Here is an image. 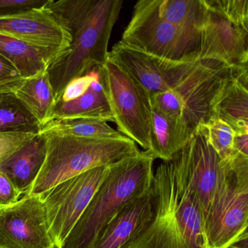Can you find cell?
<instances>
[{"label":"cell","mask_w":248,"mask_h":248,"mask_svg":"<svg viewBox=\"0 0 248 248\" xmlns=\"http://www.w3.org/2000/svg\"><path fill=\"white\" fill-rule=\"evenodd\" d=\"M152 186L126 203L101 231L92 248H134L155 218Z\"/></svg>","instance_id":"obj_15"},{"label":"cell","mask_w":248,"mask_h":248,"mask_svg":"<svg viewBox=\"0 0 248 248\" xmlns=\"http://www.w3.org/2000/svg\"><path fill=\"white\" fill-rule=\"evenodd\" d=\"M24 81L25 79L18 71L5 58L0 56V94L15 93Z\"/></svg>","instance_id":"obj_29"},{"label":"cell","mask_w":248,"mask_h":248,"mask_svg":"<svg viewBox=\"0 0 248 248\" xmlns=\"http://www.w3.org/2000/svg\"><path fill=\"white\" fill-rule=\"evenodd\" d=\"M39 133L46 138V159L26 194L28 195H40L72 177L97 167L112 165L140 152L136 143L126 136L121 139H88Z\"/></svg>","instance_id":"obj_3"},{"label":"cell","mask_w":248,"mask_h":248,"mask_svg":"<svg viewBox=\"0 0 248 248\" xmlns=\"http://www.w3.org/2000/svg\"><path fill=\"white\" fill-rule=\"evenodd\" d=\"M229 248H248V236L238 239Z\"/></svg>","instance_id":"obj_34"},{"label":"cell","mask_w":248,"mask_h":248,"mask_svg":"<svg viewBox=\"0 0 248 248\" xmlns=\"http://www.w3.org/2000/svg\"><path fill=\"white\" fill-rule=\"evenodd\" d=\"M236 71L221 62L210 60L172 89L151 95V102L192 136L199 126L210 120L213 98Z\"/></svg>","instance_id":"obj_6"},{"label":"cell","mask_w":248,"mask_h":248,"mask_svg":"<svg viewBox=\"0 0 248 248\" xmlns=\"http://www.w3.org/2000/svg\"><path fill=\"white\" fill-rule=\"evenodd\" d=\"M14 95L37 120L40 129L51 120L56 101L47 70L25 79Z\"/></svg>","instance_id":"obj_21"},{"label":"cell","mask_w":248,"mask_h":248,"mask_svg":"<svg viewBox=\"0 0 248 248\" xmlns=\"http://www.w3.org/2000/svg\"><path fill=\"white\" fill-rule=\"evenodd\" d=\"M21 194L7 175L0 171V207L15 204Z\"/></svg>","instance_id":"obj_32"},{"label":"cell","mask_w":248,"mask_h":248,"mask_svg":"<svg viewBox=\"0 0 248 248\" xmlns=\"http://www.w3.org/2000/svg\"><path fill=\"white\" fill-rule=\"evenodd\" d=\"M207 2L235 24L248 29V0H207Z\"/></svg>","instance_id":"obj_27"},{"label":"cell","mask_w":248,"mask_h":248,"mask_svg":"<svg viewBox=\"0 0 248 248\" xmlns=\"http://www.w3.org/2000/svg\"><path fill=\"white\" fill-rule=\"evenodd\" d=\"M36 135L34 133H0V163Z\"/></svg>","instance_id":"obj_30"},{"label":"cell","mask_w":248,"mask_h":248,"mask_svg":"<svg viewBox=\"0 0 248 248\" xmlns=\"http://www.w3.org/2000/svg\"><path fill=\"white\" fill-rule=\"evenodd\" d=\"M208 248H229L248 236V156L222 160L217 188L204 217Z\"/></svg>","instance_id":"obj_4"},{"label":"cell","mask_w":248,"mask_h":248,"mask_svg":"<svg viewBox=\"0 0 248 248\" xmlns=\"http://www.w3.org/2000/svg\"><path fill=\"white\" fill-rule=\"evenodd\" d=\"M51 0H0V17L27 12L50 4Z\"/></svg>","instance_id":"obj_31"},{"label":"cell","mask_w":248,"mask_h":248,"mask_svg":"<svg viewBox=\"0 0 248 248\" xmlns=\"http://www.w3.org/2000/svg\"><path fill=\"white\" fill-rule=\"evenodd\" d=\"M175 180L176 216L187 248H208L204 216L197 194L175 177Z\"/></svg>","instance_id":"obj_18"},{"label":"cell","mask_w":248,"mask_h":248,"mask_svg":"<svg viewBox=\"0 0 248 248\" xmlns=\"http://www.w3.org/2000/svg\"><path fill=\"white\" fill-rule=\"evenodd\" d=\"M155 2L161 18L200 33L206 13L204 0H155Z\"/></svg>","instance_id":"obj_24"},{"label":"cell","mask_w":248,"mask_h":248,"mask_svg":"<svg viewBox=\"0 0 248 248\" xmlns=\"http://www.w3.org/2000/svg\"><path fill=\"white\" fill-rule=\"evenodd\" d=\"M210 115L235 133H248V69L236 71L225 82L212 101Z\"/></svg>","instance_id":"obj_16"},{"label":"cell","mask_w":248,"mask_h":248,"mask_svg":"<svg viewBox=\"0 0 248 248\" xmlns=\"http://www.w3.org/2000/svg\"><path fill=\"white\" fill-rule=\"evenodd\" d=\"M207 141L221 160L229 159L233 155V140L235 132L224 122L217 119H210L202 124Z\"/></svg>","instance_id":"obj_26"},{"label":"cell","mask_w":248,"mask_h":248,"mask_svg":"<svg viewBox=\"0 0 248 248\" xmlns=\"http://www.w3.org/2000/svg\"><path fill=\"white\" fill-rule=\"evenodd\" d=\"M50 4L21 14L0 17V33L37 48L48 66L69 53L72 43L69 27L50 8Z\"/></svg>","instance_id":"obj_9"},{"label":"cell","mask_w":248,"mask_h":248,"mask_svg":"<svg viewBox=\"0 0 248 248\" xmlns=\"http://www.w3.org/2000/svg\"><path fill=\"white\" fill-rule=\"evenodd\" d=\"M152 103V102H151ZM152 152L155 159L168 162L182 150L191 135L181 125L152 104Z\"/></svg>","instance_id":"obj_20"},{"label":"cell","mask_w":248,"mask_h":248,"mask_svg":"<svg viewBox=\"0 0 248 248\" xmlns=\"http://www.w3.org/2000/svg\"><path fill=\"white\" fill-rule=\"evenodd\" d=\"M40 125L14 93L0 94V133L38 134Z\"/></svg>","instance_id":"obj_25"},{"label":"cell","mask_w":248,"mask_h":248,"mask_svg":"<svg viewBox=\"0 0 248 248\" xmlns=\"http://www.w3.org/2000/svg\"><path fill=\"white\" fill-rule=\"evenodd\" d=\"M39 133H53L62 136L88 139H121L124 137L104 120L95 119L53 120L40 127Z\"/></svg>","instance_id":"obj_23"},{"label":"cell","mask_w":248,"mask_h":248,"mask_svg":"<svg viewBox=\"0 0 248 248\" xmlns=\"http://www.w3.org/2000/svg\"><path fill=\"white\" fill-rule=\"evenodd\" d=\"M98 67L117 130L145 151L151 152L150 94L109 57Z\"/></svg>","instance_id":"obj_7"},{"label":"cell","mask_w":248,"mask_h":248,"mask_svg":"<svg viewBox=\"0 0 248 248\" xmlns=\"http://www.w3.org/2000/svg\"><path fill=\"white\" fill-rule=\"evenodd\" d=\"M119 43L172 62L199 59L200 33L177 27L161 18L155 0L136 2L131 19Z\"/></svg>","instance_id":"obj_5"},{"label":"cell","mask_w":248,"mask_h":248,"mask_svg":"<svg viewBox=\"0 0 248 248\" xmlns=\"http://www.w3.org/2000/svg\"><path fill=\"white\" fill-rule=\"evenodd\" d=\"M123 4V0H52L49 6L64 20L72 35L69 53L47 69L56 102L72 79L107 60Z\"/></svg>","instance_id":"obj_1"},{"label":"cell","mask_w":248,"mask_h":248,"mask_svg":"<svg viewBox=\"0 0 248 248\" xmlns=\"http://www.w3.org/2000/svg\"><path fill=\"white\" fill-rule=\"evenodd\" d=\"M98 76H99L98 67L95 66L82 76L72 79L66 85L58 101L67 102L79 98L89 89L93 81L97 79Z\"/></svg>","instance_id":"obj_28"},{"label":"cell","mask_w":248,"mask_h":248,"mask_svg":"<svg viewBox=\"0 0 248 248\" xmlns=\"http://www.w3.org/2000/svg\"><path fill=\"white\" fill-rule=\"evenodd\" d=\"M155 158L149 151L109 165L85 211L65 240L63 248H92L98 234L130 200L151 188Z\"/></svg>","instance_id":"obj_2"},{"label":"cell","mask_w":248,"mask_h":248,"mask_svg":"<svg viewBox=\"0 0 248 248\" xmlns=\"http://www.w3.org/2000/svg\"><path fill=\"white\" fill-rule=\"evenodd\" d=\"M175 177L194 190L205 216L216 192L222 160L207 141L202 126L170 160Z\"/></svg>","instance_id":"obj_11"},{"label":"cell","mask_w":248,"mask_h":248,"mask_svg":"<svg viewBox=\"0 0 248 248\" xmlns=\"http://www.w3.org/2000/svg\"><path fill=\"white\" fill-rule=\"evenodd\" d=\"M206 13L200 31L199 59L221 62L231 69H248V29L233 23L204 0Z\"/></svg>","instance_id":"obj_14"},{"label":"cell","mask_w":248,"mask_h":248,"mask_svg":"<svg viewBox=\"0 0 248 248\" xmlns=\"http://www.w3.org/2000/svg\"><path fill=\"white\" fill-rule=\"evenodd\" d=\"M233 150V152L248 156V133H235Z\"/></svg>","instance_id":"obj_33"},{"label":"cell","mask_w":248,"mask_h":248,"mask_svg":"<svg viewBox=\"0 0 248 248\" xmlns=\"http://www.w3.org/2000/svg\"><path fill=\"white\" fill-rule=\"evenodd\" d=\"M46 156V138L38 133L1 162L0 171L25 195L40 172Z\"/></svg>","instance_id":"obj_17"},{"label":"cell","mask_w":248,"mask_h":248,"mask_svg":"<svg viewBox=\"0 0 248 248\" xmlns=\"http://www.w3.org/2000/svg\"><path fill=\"white\" fill-rule=\"evenodd\" d=\"M78 118L95 119L107 123H114L109 103L101 84L100 75L89 89L79 98L67 102L58 101L51 120Z\"/></svg>","instance_id":"obj_19"},{"label":"cell","mask_w":248,"mask_h":248,"mask_svg":"<svg viewBox=\"0 0 248 248\" xmlns=\"http://www.w3.org/2000/svg\"><path fill=\"white\" fill-rule=\"evenodd\" d=\"M108 57L130 74L150 95L166 92L194 75L210 60L172 62L117 43Z\"/></svg>","instance_id":"obj_10"},{"label":"cell","mask_w":248,"mask_h":248,"mask_svg":"<svg viewBox=\"0 0 248 248\" xmlns=\"http://www.w3.org/2000/svg\"><path fill=\"white\" fill-rule=\"evenodd\" d=\"M152 188L155 218L134 248H187L176 216V186L170 161L157 167Z\"/></svg>","instance_id":"obj_13"},{"label":"cell","mask_w":248,"mask_h":248,"mask_svg":"<svg viewBox=\"0 0 248 248\" xmlns=\"http://www.w3.org/2000/svg\"><path fill=\"white\" fill-rule=\"evenodd\" d=\"M0 56L8 60L24 79L37 76L49 67L46 59L37 48L1 33Z\"/></svg>","instance_id":"obj_22"},{"label":"cell","mask_w":248,"mask_h":248,"mask_svg":"<svg viewBox=\"0 0 248 248\" xmlns=\"http://www.w3.org/2000/svg\"><path fill=\"white\" fill-rule=\"evenodd\" d=\"M109 165L97 167L72 177L40 194L56 248L65 240L107 176Z\"/></svg>","instance_id":"obj_8"},{"label":"cell","mask_w":248,"mask_h":248,"mask_svg":"<svg viewBox=\"0 0 248 248\" xmlns=\"http://www.w3.org/2000/svg\"><path fill=\"white\" fill-rule=\"evenodd\" d=\"M0 248H56L40 195L0 207Z\"/></svg>","instance_id":"obj_12"}]
</instances>
